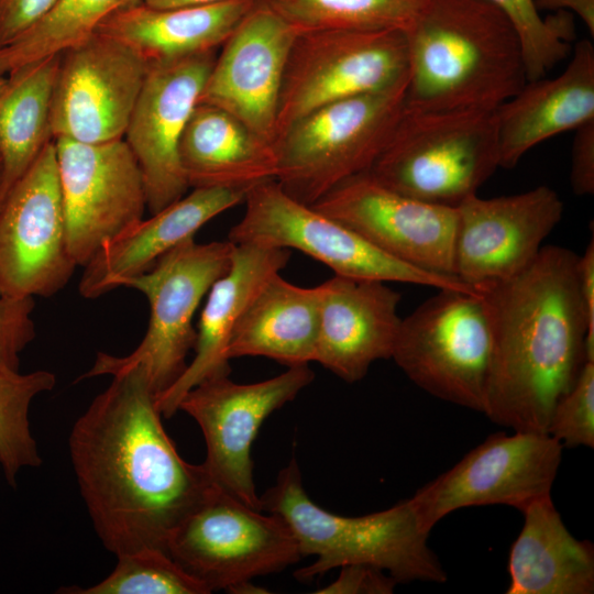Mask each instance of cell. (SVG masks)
Masks as SVG:
<instances>
[{"instance_id":"cell-9","label":"cell","mask_w":594,"mask_h":594,"mask_svg":"<svg viewBox=\"0 0 594 594\" xmlns=\"http://www.w3.org/2000/svg\"><path fill=\"white\" fill-rule=\"evenodd\" d=\"M491 353L480 292L442 288L402 319L391 359L428 394L483 414Z\"/></svg>"},{"instance_id":"cell-7","label":"cell","mask_w":594,"mask_h":594,"mask_svg":"<svg viewBox=\"0 0 594 594\" xmlns=\"http://www.w3.org/2000/svg\"><path fill=\"white\" fill-rule=\"evenodd\" d=\"M234 246L229 240L197 243L189 238L148 271L122 280L120 287L134 288L148 300L145 336L127 356L99 352L82 378L140 366L156 397L170 387L187 367V354L195 348L194 316L212 284L229 270Z\"/></svg>"},{"instance_id":"cell-10","label":"cell","mask_w":594,"mask_h":594,"mask_svg":"<svg viewBox=\"0 0 594 594\" xmlns=\"http://www.w3.org/2000/svg\"><path fill=\"white\" fill-rule=\"evenodd\" d=\"M243 202L245 212L228 237L234 245L295 249L343 277L477 292L457 277L391 257L343 223L292 198L275 179L249 188Z\"/></svg>"},{"instance_id":"cell-16","label":"cell","mask_w":594,"mask_h":594,"mask_svg":"<svg viewBox=\"0 0 594 594\" xmlns=\"http://www.w3.org/2000/svg\"><path fill=\"white\" fill-rule=\"evenodd\" d=\"M311 206L393 258L457 277L455 207L403 195L380 183L369 172L345 179Z\"/></svg>"},{"instance_id":"cell-26","label":"cell","mask_w":594,"mask_h":594,"mask_svg":"<svg viewBox=\"0 0 594 594\" xmlns=\"http://www.w3.org/2000/svg\"><path fill=\"white\" fill-rule=\"evenodd\" d=\"M521 513L524 525L509 551L506 593H594V547L568 530L551 495Z\"/></svg>"},{"instance_id":"cell-27","label":"cell","mask_w":594,"mask_h":594,"mask_svg":"<svg viewBox=\"0 0 594 594\" xmlns=\"http://www.w3.org/2000/svg\"><path fill=\"white\" fill-rule=\"evenodd\" d=\"M179 160L189 188H232L246 191L275 179L273 144L231 113L198 103L184 130Z\"/></svg>"},{"instance_id":"cell-2","label":"cell","mask_w":594,"mask_h":594,"mask_svg":"<svg viewBox=\"0 0 594 594\" xmlns=\"http://www.w3.org/2000/svg\"><path fill=\"white\" fill-rule=\"evenodd\" d=\"M579 255L542 246L521 273L480 287L491 326L486 415L513 431L546 432L586 358Z\"/></svg>"},{"instance_id":"cell-11","label":"cell","mask_w":594,"mask_h":594,"mask_svg":"<svg viewBox=\"0 0 594 594\" xmlns=\"http://www.w3.org/2000/svg\"><path fill=\"white\" fill-rule=\"evenodd\" d=\"M407 76V42L403 31L298 33L285 67L276 138L293 122L322 106L388 88Z\"/></svg>"},{"instance_id":"cell-44","label":"cell","mask_w":594,"mask_h":594,"mask_svg":"<svg viewBox=\"0 0 594 594\" xmlns=\"http://www.w3.org/2000/svg\"><path fill=\"white\" fill-rule=\"evenodd\" d=\"M7 84V76H0V92L3 90Z\"/></svg>"},{"instance_id":"cell-15","label":"cell","mask_w":594,"mask_h":594,"mask_svg":"<svg viewBox=\"0 0 594 594\" xmlns=\"http://www.w3.org/2000/svg\"><path fill=\"white\" fill-rule=\"evenodd\" d=\"M54 143L68 249L76 265L84 267L105 242L143 218L144 180L124 139Z\"/></svg>"},{"instance_id":"cell-38","label":"cell","mask_w":594,"mask_h":594,"mask_svg":"<svg viewBox=\"0 0 594 594\" xmlns=\"http://www.w3.org/2000/svg\"><path fill=\"white\" fill-rule=\"evenodd\" d=\"M570 184L578 196L594 193V120L575 129L571 151Z\"/></svg>"},{"instance_id":"cell-32","label":"cell","mask_w":594,"mask_h":594,"mask_svg":"<svg viewBox=\"0 0 594 594\" xmlns=\"http://www.w3.org/2000/svg\"><path fill=\"white\" fill-rule=\"evenodd\" d=\"M55 384L56 376L45 370L26 374L0 371V468L12 487L21 469L42 464L31 433L29 410L32 400Z\"/></svg>"},{"instance_id":"cell-21","label":"cell","mask_w":594,"mask_h":594,"mask_svg":"<svg viewBox=\"0 0 594 594\" xmlns=\"http://www.w3.org/2000/svg\"><path fill=\"white\" fill-rule=\"evenodd\" d=\"M321 285L315 362L348 383L391 359L402 318L400 294L385 282L334 275Z\"/></svg>"},{"instance_id":"cell-8","label":"cell","mask_w":594,"mask_h":594,"mask_svg":"<svg viewBox=\"0 0 594 594\" xmlns=\"http://www.w3.org/2000/svg\"><path fill=\"white\" fill-rule=\"evenodd\" d=\"M270 514L215 485L173 530L166 551L209 593H263L253 578L280 572L301 558L289 525Z\"/></svg>"},{"instance_id":"cell-40","label":"cell","mask_w":594,"mask_h":594,"mask_svg":"<svg viewBox=\"0 0 594 594\" xmlns=\"http://www.w3.org/2000/svg\"><path fill=\"white\" fill-rule=\"evenodd\" d=\"M579 288L586 322V358L594 361V241L579 255Z\"/></svg>"},{"instance_id":"cell-13","label":"cell","mask_w":594,"mask_h":594,"mask_svg":"<svg viewBox=\"0 0 594 594\" xmlns=\"http://www.w3.org/2000/svg\"><path fill=\"white\" fill-rule=\"evenodd\" d=\"M306 365L252 384H238L229 375L207 378L182 398L183 410L199 425L206 442L202 463L216 486L253 509L261 499L253 480L252 443L264 420L292 402L314 381Z\"/></svg>"},{"instance_id":"cell-33","label":"cell","mask_w":594,"mask_h":594,"mask_svg":"<svg viewBox=\"0 0 594 594\" xmlns=\"http://www.w3.org/2000/svg\"><path fill=\"white\" fill-rule=\"evenodd\" d=\"M113 571L89 587H65L67 594H208L206 586L185 572L164 550L145 548L117 557Z\"/></svg>"},{"instance_id":"cell-4","label":"cell","mask_w":594,"mask_h":594,"mask_svg":"<svg viewBox=\"0 0 594 594\" xmlns=\"http://www.w3.org/2000/svg\"><path fill=\"white\" fill-rule=\"evenodd\" d=\"M260 499L261 510L276 514L289 525L301 557H317L312 564L296 571L300 581L349 564L376 566L397 583L447 581L428 546L429 532L422 529L409 498L365 516L332 514L309 498L293 458Z\"/></svg>"},{"instance_id":"cell-6","label":"cell","mask_w":594,"mask_h":594,"mask_svg":"<svg viewBox=\"0 0 594 594\" xmlns=\"http://www.w3.org/2000/svg\"><path fill=\"white\" fill-rule=\"evenodd\" d=\"M408 76L373 92L322 106L275 140V180L292 198L314 205L345 179L367 172L405 109Z\"/></svg>"},{"instance_id":"cell-5","label":"cell","mask_w":594,"mask_h":594,"mask_svg":"<svg viewBox=\"0 0 594 594\" xmlns=\"http://www.w3.org/2000/svg\"><path fill=\"white\" fill-rule=\"evenodd\" d=\"M495 111L405 108L367 172L403 195L457 208L499 167Z\"/></svg>"},{"instance_id":"cell-3","label":"cell","mask_w":594,"mask_h":594,"mask_svg":"<svg viewBox=\"0 0 594 594\" xmlns=\"http://www.w3.org/2000/svg\"><path fill=\"white\" fill-rule=\"evenodd\" d=\"M404 33L406 109L495 111L527 81L518 37L487 0H424Z\"/></svg>"},{"instance_id":"cell-35","label":"cell","mask_w":594,"mask_h":594,"mask_svg":"<svg viewBox=\"0 0 594 594\" xmlns=\"http://www.w3.org/2000/svg\"><path fill=\"white\" fill-rule=\"evenodd\" d=\"M547 433L563 448H594V361L584 363L574 385L557 402Z\"/></svg>"},{"instance_id":"cell-17","label":"cell","mask_w":594,"mask_h":594,"mask_svg":"<svg viewBox=\"0 0 594 594\" xmlns=\"http://www.w3.org/2000/svg\"><path fill=\"white\" fill-rule=\"evenodd\" d=\"M147 69L133 50L100 33L62 53L51 108L53 139H123Z\"/></svg>"},{"instance_id":"cell-29","label":"cell","mask_w":594,"mask_h":594,"mask_svg":"<svg viewBox=\"0 0 594 594\" xmlns=\"http://www.w3.org/2000/svg\"><path fill=\"white\" fill-rule=\"evenodd\" d=\"M61 54L28 63L7 75L0 92L2 200L54 141L51 108Z\"/></svg>"},{"instance_id":"cell-43","label":"cell","mask_w":594,"mask_h":594,"mask_svg":"<svg viewBox=\"0 0 594 594\" xmlns=\"http://www.w3.org/2000/svg\"><path fill=\"white\" fill-rule=\"evenodd\" d=\"M2 173H3L2 158H1V155H0V206H1V202H2Z\"/></svg>"},{"instance_id":"cell-34","label":"cell","mask_w":594,"mask_h":594,"mask_svg":"<svg viewBox=\"0 0 594 594\" xmlns=\"http://www.w3.org/2000/svg\"><path fill=\"white\" fill-rule=\"evenodd\" d=\"M508 20L520 43L527 80L547 75L571 53L574 37L571 15L558 11L541 18L535 0H487Z\"/></svg>"},{"instance_id":"cell-20","label":"cell","mask_w":594,"mask_h":594,"mask_svg":"<svg viewBox=\"0 0 594 594\" xmlns=\"http://www.w3.org/2000/svg\"><path fill=\"white\" fill-rule=\"evenodd\" d=\"M294 26L257 0L221 46L198 103L220 108L274 144L280 88Z\"/></svg>"},{"instance_id":"cell-42","label":"cell","mask_w":594,"mask_h":594,"mask_svg":"<svg viewBox=\"0 0 594 594\" xmlns=\"http://www.w3.org/2000/svg\"><path fill=\"white\" fill-rule=\"evenodd\" d=\"M226 0H142L147 6L154 8H175L184 6L207 4Z\"/></svg>"},{"instance_id":"cell-23","label":"cell","mask_w":594,"mask_h":594,"mask_svg":"<svg viewBox=\"0 0 594 594\" xmlns=\"http://www.w3.org/2000/svg\"><path fill=\"white\" fill-rule=\"evenodd\" d=\"M289 257L287 249L255 244L234 246L229 270L207 294L196 330L193 361L179 378L156 397L162 416L175 415L185 394L200 382L230 374L228 348L241 318L263 284L285 268Z\"/></svg>"},{"instance_id":"cell-19","label":"cell","mask_w":594,"mask_h":594,"mask_svg":"<svg viewBox=\"0 0 594 594\" xmlns=\"http://www.w3.org/2000/svg\"><path fill=\"white\" fill-rule=\"evenodd\" d=\"M457 209L455 276L477 290L526 270L561 221L564 205L541 185L509 196L476 194Z\"/></svg>"},{"instance_id":"cell-41","label":"cell","mask_w":594,"mask_h":594,"mask_svg":"<svg viewBox=\"0 0 594 594\" xmlns=\"http://www.w3.org/2000/svg\"><path fill=\"white\" fill-rule=\"evenodd\" d=\"M538 10L572 11L594 35V0H535Z\"/></svg>"},{"instance_id":"cell-30","label":"cell","mask_w":594,"mask_h":594,"mask_svg":"<svg viewBox=\"0 0 594 594\" xmlns=\"http://www.w3.org/2000/svg\"><path fill=\"white\" fill-rule=\"evenodd\" d=\"M141 1L54 0L41 19L0 48V76L86 42L113 12Z\"/></svg>"},{"instance_id":"cell-14","label":"cell","mask_w":594,"mask_h":594,"mask_svg":"<svg viewBox=\"0 0 594 594\" xmlns=\"http://www.w3.org/2000/svg\"><path fill=\"white\" fill-rule=\"evenodd\" d=\"M76 267L52 141L1 202L0 290L14 297H51Z\"/></svg>"},{"instance_id":"cell-39","label":"cell","mask_w":594,"mask_h":594,"mask_svg":"<svg viewBox=\"0 0 594 594\" xmlns=\"http://www.w3.org/2000/svg\"><path fill=\"white\" fill-rule=\"evenodd\" d=\"M54 0H0V48L32 26Z\"/></svg>"},{"instance_id":"cell-18","label":"cell","mask_w":594,"mask_h":594,"mask_svg":"<svg viewBox=\"0 0 594 594\" xmlns=\"http://www.w3.org/2000/svg\"><path fill=\"white\" fill-rule=\"evenodd\" d=\"M216 57L212 51L148 64L123 139L141 168L151 215L189 189L179 144Z\"/></svg>"},{"instance_id":"cell-22","label":"cell","mask_w":594,"mask_h":594,"mask_svg":"<svg viewBox=\"0 0 594 594\" xmlns=\"http://www.w3.org/2000/svg\"><path fill=\"white\" fill-rule=\"evenodd\" d=\"M244 190L193 188L147 219H140L105 242L84 266L79 292L97 298L120 287L122 280L140 275L208 221L244 201Z\"/></svg>"},{"instance_id":"cell-37","label":"cell","mask_w":594,"mask_h":594,"mask_svg":"<svg viewBox=\"0 0 594 594\" xmlns=\"http://www.w3.org/2000/svg\"><path fill=\"white\" fill-rule=\"evenodd\" d=\"M334 582L316 593L319 594H391L397 584L385 571L369 564L341 566Z\"/></svg>"},{"instance_id":"cell-25","label":"cell","mask_w":594,"mask_h":594,"mask_svg":"<svg viewBox=\"0 0 594 594\" xmlns=\"http://www.w3.org/2000/svg\"><path fill=\"white\" fill-rule=\"evenodd\" d=\"M257 0L154 8L138 2L101 22L96 33L112 37L147 64L216 51Z\"/></svg>"},{"instance_id":"cell-12","label":"cell","mask_w":594,"mask_h":594,"mask_svg":"<svg viewBox=\"0 0 594 594\" xmlns=\"http://www.w3.org/2000/svg\"><path fill=\"white\" fill-rule=\"evenodd\" d=\"M562 451V444L546 432L491 435L409 501L427 532L465 507L507 505L521 512L551 495Z\"/></svg>"},{"instance_id":"cell-28","label":"cell","mask_w":594,"mask_h":594,"mask_svg":"<svg viewBox=\"0 0 594 594\" xmlns=\"http://www.w3.org/2000/svg\"><path fill=\"white\" fill-rule=\"evenodd\" d=\"M321 285L300 287L271 276L241 318L228 348L229 360L265 356L284 365L316 360Z\"/></svg>"},{"instance_id":"cell-31","label":"cell","mask_w":594,"mask_h":594,"mask_svg":"<svg viewBox=\"0 0 594 594\" xmlns=\"http://www.w3.org/2000/svg\"><path fill=\"white\" fill-rule=\"evenodd\" d=\"M297 33L354 30L405 32L424 0H266Z\"/></svg>"},{"instance_id":"cell-36","label":"cell","mask_w":594,"mask_h":594,"mask_svg":"<svg viewBox=\"0 0 594 594\" xmlns=\"http://www.w3.org/2000/svg\"><path fill=\"white\" fill-rule=\"evenodd\" d=\"M33 309V297L0 290V371H19L20 354L35 337Z\"/></svg>"},{"instance_id":"cell-1","label":"cell","mask_w":594,"mask_h":594,"mask_svg":"<svg viewBox=\"0 0 594 594\" xmlns=\"http://www.w3.org/2000/svg\"><path fill=\"white\" fill-rule=\"evenodd\" d=\"M111 376L69 436L80 494L99 539L116 557L166 551L173 530L215 484L202 464L178 454L144 371L131 366Z\"/></svg>"},{"instance_id":"cell-24","label":"cell","mask_w":594,"mask_h":594,"mask_svg":"<svg viewBox=\"0 0 594 594\" xmlns=\"http://www.w3.org/2000/svg\"><path fill=\"white\" fill-rule=\"evenodd\" d=\"M495 113L504 168L516 166L539 143L594 120L593 44L579 41L558 77L527 80Z\"/></svg>"}]
</instances>
